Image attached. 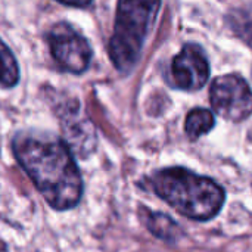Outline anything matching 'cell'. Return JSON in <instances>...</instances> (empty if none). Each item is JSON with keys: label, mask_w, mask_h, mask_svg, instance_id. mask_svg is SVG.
<instances>
[{"label": "cell", "mask_w": 252, "mask_h": 252, "mask_svg": "<svg viewBox=\"0 0 252 252\" xmlns=\"http://www.w3.org/2000/svg\"><path fill=\"white\" fill-rule=\"evenodd\" d=\"M12 151L52 208L65 211L80 202L83 179L66 142L52 134L22 131L13 137Z\"/></svg>", "instance_id": "1"}, {"label": "cell", "mask_w": 252, "mask_h": 252, "mask_svg": "<svg viewBox=\"0 0 252 252\" xmlns=\"http://www.w3.org/2000/svg\"><path fill=\"white\" fill-rule=\"evenodd\" d=\"M152 188L180 214L198 221L216 217L226 199L223 188L214 180L180 167L157 171L152 176Z\"/></svg>", "instance_id": "2"}, {"label": "cell", "mask_w": 252, "mask_h": 252, "mask_svg": "<svg viewBox=\"0 0 252 252\" xmlns=\"http://www.w3.org/2000/svg\"><path fill=\"white\" fill-rule=\"evenodd\" d=\"M159 7L161 0H118L108 53L120 72L127 74L137 63Z\"/></svg>", "instance_id": "3"}, {"label": "cell", "mask_w": 252, "mask_h": 252, "mask_svg": "<svg viewBox=\"0 0 252 252\" xmlns=\"http://www.w3.org/2000/svg\"><path fill=\"white\" fill-rule=\"evenodd\" d=\"M47 43L55 62L62 71L81 74L89 68L93 50L87 38L72 25L66 22L53 25L47 32Z\"/></svg>", "instance_id": "4"}, {"label": "cell", "mask_w": 252, "mask_h": 252, "mask_svg": "<svg viewBox=\"0 0 252 252\" xmlns=\"http://www.w3.org/2000/svg\"><path fill=\"white\" fill-rule=\"evenodd\" d=\"M213 109L224 120L241 123L252 114V90L238 74L217 77L210 89Z\"/></svg>", "instance_id": "5"}, {"label": "cell", "mask_w": 252, "mask_h": 252, "mask_svg": "<svg viewBox=\"0 0 252 252\" xmlns=\"http://www.w3.org/2000/svg\"><path fill=\"white\" fill-rule=\"evenodd\" d=\"M210 77V62L199 44H185L170 66L168 83L174 89L195 92L202 89Z\"/></svg>", "instance_id": "6"}, {"label": "cell", "mask_w": 252, "mask_h": 252, "mask_svg": "<svg viewBox=\"0 0 252 252\" xmlns=\"http://www.w3.org/2000/svg\"><path fill=\"white\" fill-rule=\"evenodd\" d=\"M229 28L252 49V3L239 6L227 15Z\"/></svg>", "instance_id": "7"}, {"label": "cell", "mask_w": 252, "mask_h": 252, "mask_svg": "<svg viewBox=\"0 0 252 252\" xmlns=\"http://www.w3.org/2000/svg\"><path fill=\"white\" fill-rule=\"evenodd\" d=\"M146 226L157 236L164 241H176L182 236L179 224L165 214L146 211Z\"/></svg>", "instance_id": "8"}, {"label": "cell", "mask_w": 252, "mask_h": 252, "mask_svg": "<svg viewBox=\"0 0 252 252\" xmlns=\"http://www.w3.org/2000/svg\"><path fill=\"white\" fill-rule=\"evenodd\" d=\"M214 126H216V118L211 111L205 108H195L186 117L185 130L190 139H198L207 134L208 131H211Z\"/></svg>", "instance_id": "9"}, {"label": "cell", "mask_w": 252, "mask_h": 252, "mask_svg": "<svg viewBox=\"0 0 252 252\" xmlns=\"http://www.w3.org/2000/svg\"><path fill=\"white\" fill-rule=\"evenodd\" d=\"M19 65L6 46V43L0 38V87L10 89L15 87L19 81Z\"/></svg>", "instance_id": "10"}, {"label": "cell", "mask_w": 252, "mask_h": 252, "mask_svg": "<svg viewBox=\"0 0 252 252\" xmlns=\"http://www.w3.org/2000/svg\"><path fill=\"white\" fill-rule=\"evenodd\" d=\"M55 1H59L65 6H72V7H87L92 4L93 0H55Z\"/></svg>", "instance_id": "11"}]
</instances>
